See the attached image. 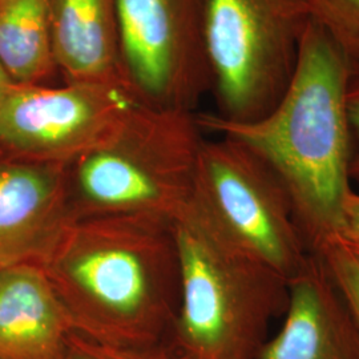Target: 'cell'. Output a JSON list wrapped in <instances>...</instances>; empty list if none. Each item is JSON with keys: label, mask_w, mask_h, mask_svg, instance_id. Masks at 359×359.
I'll return each mask as SVG.
<instances>
[{"label": "cell", "mask_w": 359, "mask_h": 359, "mask_svg": "<svg viewBox=\"0 0 359 359\" xmlns=\"http://www.w3.org/2000/svg\"><path fill=\"white\" fill-rule=\"evenodd\" d=\"M43 268L75 333L107 346L165 354L181 295L173 221L76 218Z\"/></svg>", "instance_id": "cell-1"}, {"label": "cell", "mask_w": 359, "mask_h": 359, "mask_svg": "<svg viewBox=\"0 0 359 359\" xmlns=\"http://www.w3.org/2000/svg\"><path fill=\"white\" fill-rule=\"evenodd\" d=\"M353 75L346 59L313 20L294 76L268 115L231 121L217 114H196L203 132L243 142L280 175L314 253L338 238L353 191L354 135L347 114Z\"/></svg>", "instance_id": "cell-2"}, {"label": "cell", "mask_w": 359, "mask_h": 359, "mask_svg": "<svg viewBox=\"0 0 359 359\" xmlns=\"http://www.w3.org/2000/svg\"><path fill=\"white\" fill-rule=\"evenodd\" d=\"M181 295L167 359H258L289 281L226 241L192 205L175 221Z\"/></svg>", "instance_id": "cell-3"}, {"label": "cell", "mask_w": 359, "mask_h": 359, "mask_svg": "<svg viewBox=\"0 0 359 359\" xmlns=\"http://www.w3.org/2000/svg\"><path fill=\"white\" fill-rule=\"evenodd\" d=\"M203 130L194 112L136 104L99 147L67 167L74 218L179 219L191 206Z\"/></svg>", "instance_id": "cell-4"}, {"label": "cell", "mask_w": 359, "mask_h": 359, "mask_svg": "<svg viewBox=\"0 0 359 359\" xmlns=\"http://www.w3.org/2000/svg\"><path fill=\"white\" fill-rule=\"evenodd\" d=\"M311 23L310 0H205L217 115L231 121L268 115L294 76Z\"/></svg>", "instance_id": "cell-5"}, {"label": "cell", "mask_w": 359, "mask_h": 359, "mask_svg": "<svg viewBox=\"0 0 359 359\" xmlns=\"http://www.w3.org/2000/svg\"><path fill=\"white\" fill-rule=\"evenodd\" d=\"M191 205L226 241L287 281L311 253L283 179L243 142L204 139Z\"/></svg>", "instance_id": "cell-6"}, {"label": "cell", "mask_w": 359, "mask_h": 359, "mask_svg": "<svg viewBox=\"0 0 359 359\" xmlns=\"http://www.w3.org/2000/svg\"><path fill=\"white\" fill-rule=\"evenodd\" d=\"M126 87L142 105L194 112L212 90L205 0H117Z\"/></svg>", "instance_id": "cell-7"}, {"label": "cell", "mask_w": 359, "mask_h": 359, "mask_svg": "<svg viewBox=\"0 0 359 359\" xmlns=\"http://www.w3.org/2000/svg\"><path fill=\"white\" fill-rule=\"evenodd\" d=\"M137 102L103 84H15L0 97V151L69 165L103 144Z\"/></svg>", "instance_id": "cell-8"}, {"label": "cell", "mask_w": 359, "mask_h": 359, "mask_svg": "<svg viewBox=\"0 0 359 359\" xmlns=\"http://www.w3.org/2000/svg\"><path fill=\"white\" fill-rule=\"evenodd\" d=\"M67 167L0 151V269L43 265L75 219Z\"/></svg>", "instance_id": "cell-9"}, {"label": "cell", "mask_w": 359, "mask_h": 359, "mask_svg": "<svg viewBox=\"0 0 359 359\" xmlns=\"http://www.w3.org/2000/svg\"><path fill=\"white\" fill-rule=\"evenodd\" d=\"M283 317L258 359H359L358 325L318 253L289 281Z\"/></svg>", "instance_id": "cell-10"}, {"label": "cell", "mask_w": 359, "mask_h": 359, "mask_svg": "<svg viewBox=\"0 0 359 359\" xmlns=\"http://www.w3.org/2000/svg\"><path fill=\"white\" fill-rule=\"evenodd\" d=\"M74 333L43 265L0 269V359H65Z\"/></svg>", "instance_id": "cell-11"}, {"label": "cell", "mask_w": 359, "mask_h": 359, "mask_svg": "<svg viewBox=\"0 0 359 359\" xmlns=\"http://www.w3.org/2000/svg\"><path fill=\"white\" fill-rule=\"evenodd\" d=\"M52 50L65 84L127 90L117 0H48Z\"/></svg>", "instance_id": "cell-12"}, {"label": "cell", "mask_w": 359, "mask_h": 359, "mask_svg": "<svg viewBox=\"0 0 359 359\" xmlns=\"http://www.w3.org/2000/svg\"><path fill=\"white\" fill-rule=\"evenodd\" d=\"M0 65L15 84L48 86L59 75L48 0H0Z\"/></svg>", "instance_id": "cell-13"}, {"label": "cell", "mask_w": 359, "mask_h": 359, "mask_svg": "<svg viewBox=\"0 0 359 359\" xmlns=\"http://www.w3.org/2000/svg\"><path fill=\"white\" fill-rule=\"evenodd\" d=\"M313 20L359 72V0H310Z\"/></svg>", "instance_id": "cell-14"}, {"label": "cell", "mask_w": 359, "mask_h": 359, "mask_svg": "<svg viewBox=\"0 0 359 359\" xmlns=\"http://www.w3.org/2000/svg\"><path fill=\"white\" fill-rule=\"evenodd\" d=\"M317 253L325 261L359 327V257L337 240Z\"/></svg>", "instance_id": "cell-15"}, {"label": "cell", "mask_w": 359, "mask_h": 359, "mask_svg": "<svg viewBox=\"0 0 359 359\" xmlns=\"http://www.w3.org/2000/svg\"><path fill=\"white\" fill-rule=\"evenodd\" d=\"M65 359H167L163 353H142L127 348L107 346L74 333Z\"/></svg>", "instance_id": "cell-16"}, {"label": "cell", "mask_w": 359, "mask_h": 359, "mask_svg": "<svg viewBox=\"0 0 359 359\" xmlns=\"http://www.w3.org/2000/svg\"><path fill=\"white\" fill-rule=\"evenodd\" d=\"M337 241L359 257V192L354 189L347 197L344 225Z\"/></svg>", "instance_id": "cell-17"}, {"label": "cell", "mask_w": 359, "mask_h": 359, "mask_svg": "<svg viewBox=\"0 0 359 359\" xmlns=\"http://www.w3.org/2000/svg\"><path fill=\"white\" fill-rule=\"evenodd\" d=\"M347 114L350 126L353 129V135L359 142V72L354 74L347 90ZM351 180H355L359 182V151L354 154L353 163H351Z\"/></svg>", "instance_id": "cell-18"}, {"label": "cell", "mask_w": 359, "mask_h": 359, "mask_svg": "<svg viewBox=\"0 0 359 359\" xmlns=\"http://www.w3.org/2000/svg\"><path fill=\"white\" fill-rule=\"evenodd\" d=\"M13 81L7 75V72L4 71V68L0 65V97L7 92V90L13 86Z\"/></svg>", "instance_id": "cell-19"}]
</instances>
